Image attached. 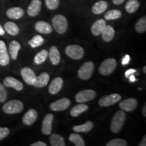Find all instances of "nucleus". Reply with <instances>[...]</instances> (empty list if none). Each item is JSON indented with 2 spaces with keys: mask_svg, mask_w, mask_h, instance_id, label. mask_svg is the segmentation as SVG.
Masks as SVG:
<instances>
[{
  "mask_svg": "<svg viewBox=\"0 0 146 146\" xmlns=\"http://www.w3.org/2000/svg\"><path fill=\"white\" fill-rule=\"evenodd\" d=\"M126 120V114L124 111H118L113 116L111 122V130L114 133H117L121 130Z\"/></svg>",
  "mask_w": 146,
  "mask_h": 146,
  "instance_id": "nucleus-1",
  "label": "nucleus"
},
{
  "mask_svg": "<svg viewBox=\"0 0 146 146\" xmlns=\"http://www.w3.org/2000/svg\"><path fill=\"white\" fill-rule=\"evenodd\" d=\"M52 25L58 33L64 34L68 29V21L64 16L58 14L53 18Z\"/></svg>",
  "mask_w": 146,
  "mask_h": 146,
  "instance_id": "nucleus-2",
  "label": "nucleus"
},
{
  "mask_svg": "<svg viewBox=\"0 0 146 146\" xmlns=\"http://www.w3.org/2000/svg\"><path fill=\"white\" fill-rule=\"evenodd\" d=\"M24 105L19 100H11L5 103L3 106V111L8 114H14L20 113L23 111Z\"/></svg>",
  "mask_w": 146,
  "mask_h": 146,
  "instance_id": "nucleus-3",
  "label": "nucleus"
},
{
  "mask_svg": "<svg viewBox=\"0 0 146 146\" xmlns=\"http://www.w3.org/2000/svg\"><path fill=\"white\" fill-rule=\"evenodd\" d=\"M117 66V62L114 58H108L103 62L99 68V72L102 75H110L115 70Z\"/></svg>",
  "mask_w": 146,
  "mask_h": 146,
  "instance_id": "nucleus-4",
  "label": "nucleus"
},
{
  "mask_svg": "<svg viewBox=\"0 0 146 146\" xmlns=\"http://www.w3.org/2000/svg\"><path fill=\"white\" fill-rule=\"evenodd\" d=\"M94 70V64L92 62H86L81 66L78 71V78L82 80H88L91 77Z\"/></svg>",
  "mask_w": 146,
  "mask_h": 146,
  "instance_id": "nucleus-5",
  "label": "nucleus"
},
{
  "mask_svg": "<svg viewBox=\"0 0 146 146\" xmlns=\"http://www.w3.org/2000/svg\"><path fill=\"white\" fill-rule=\"evenodd\" d=\"M65 52L68 57L74 60H80L84 56L85 52L81 46L77 45H70L66 47Z\"/></svg>",
  "mask_w": 146,
  "mask_h": 146,
  "instance_id": "nucleus-6",
  "label": "nucleus"
},
{
  "mask_svg": "<svg viewBox=\"0 0 146 146\" xmlns=\"http://www.w3.org/2000/svg\"><path fill=\"white\" fill-rule=\"evenodd\" d=\"M121 100V96L118 94H112L102 97L99 100V105L102 107H108L117 103Z\"/></svg>",
  "mask_w": 146,
  "mask_h": 146,
  "instance_id": "nucleus-7",
  "label": "nucleus"
},
{
  "mask_svg": "<svg viewBox=\"0 0 146 146\" xmlns=\"http://www.w3.org/2000/svg\"><path fill=\"white\" fill-rule=\"evenodd\" d=\"M96 96V93L95 91L91 89H86L78 92L76 95V101L79 103H85V102L91 101L94 100Z\"/></svg>",
  "mask_w": 146,
  "mask_h": 146,
  "instance_id": "nucleus-8",
  "label": "nucleus"
},
{
  "mask_svg": "<svg viewBox=\"0 0 146 146\" xmlns=\"http://www.w3.org/2000/svg\"><path fill=\"white\" fill-rule=\"evenodd\" d=\"M21 75L25 83L29 85H33L36 76L32 69L25 67L21 70Z\"/></svg>",
  "mask_w": 146,
  "mask_h": 146,
  "instance_id": "nucleus-9",
  "label": "nucleus"
},
{
  "mask_svg": "<svg viewBox=\"0 0 146 146\" xmlns=\"http://www.w3.org/2000/svg\"><path fill=\"white\" fill-rule=\"evenodd\" d=\"M70 105V101L68 98H62L53 102L50 104V108L53 111H63L66 110Z\"/></svg>",
  "mask_w": 146,
  "mask_h": 146,
  "instance_id": "nucleus-10",
  "label": "nucleus"
},
{
  "mask_svg": "<svg viewBox=\"0 0 146 146\" xmlns=\"http://www.w3.org/2000/svg\"><path fill=\"white\" fill-rule=\"evenodd\" d=\"M137 106V101L135 98H128L123 101L120 102L119 107L120 109L126 112L133 111Z\"/></svg>",
  "mask_w": 146,
  "mask_h": 146,
  "instance_id": "nucleus-11",
  "label": "nucleus"
},
{
  "mask_svg": "<svg viewBox=\"0 0 146 146\" xmlns=\"http://www.w3.org/2000/svg\"><path fill=\"white\" fill-rule=\"evenodd\" d=\"M41 9V1L40 0H32L27 9V14L29 16L34 17L39 14Z\"/></svg>",
  "mask_w": 146,
  "mask_h": 146,
  "instance_id": "nucleus-12",
  "label": "nucleus"
},
{
  "mask_svg": "<svg viewBox=\"0 0 146 146\" xmlns=\"http://www.w3.org/2000/svg\"><path fill=\"white\" fill-rule=\"evenodd\" d=\"M10 63V56L8 55L6 45L3 41H0V65L5 66Z\"/></svg>",
  "mask_w": 146,
  "mask_h": 146,
  "instance_id": "nucleus-13",
  "label": "nucleus"
},
{
  "mask_svg": "<svg viewBox=\"0 0 146 146\" xmlns=\"http://www.w3.org/2000/svg\"><path fill=\"white\" fill-rule=\"evenodd\" d=\"M3 84L5 87L14 88L17 91H21L23 89V84L13 77H6L3 81Z\"/></svg>",
  "mask_w": 146,
  "mask_h": 146,
  "instance_id": "nucleus-14",
  "label": "nucleus"
},
{
  "mask_svg": "<svg viewBox=\"0 0 146 146\" xmlns=\"http://www.w3.org/2000/svg\"><path fill=\"white\" fill-rule=\"evenodd\" d=\"M37 112L35 110L31 109L27 112L26 114L24 115L23 118V122L25 125L31 126L36 121L37 118Z\"/></svg>",
  "mask_w": 146,
  "mask_h": 146,
  "instance_id": "nucleus-15",
  "label": "nucleus"
},
{
  "mask_svg": "<svg viewBox=\"0 0 146 146\" xmlns=\"http://www.w3.org/2000/svg\"><path fill=\"white\" fill-rule=\"evenodd\" d=\"M54 115L52 114H47L44 117L42 123V132L45 135H50L52 132V124Z\"/></svg>",
  "mask_w": 146,
  "mask_h": 146,
  "instance_id": "nucleus-16",
  "label": "nucleus"
},
{
  "mask_svg": "<svg viewBox=\"0 0 146 146\" xmlns=\"http://www.w3.org/2000/svg\"><path fill=\"white\" fill-rule=\"evenodd\" d=\"M63 86V80L60 77H56L52 81L49 87V92L50 94L55 95L60 92Z\"/></svg>",
  "mask_w": 146,
  "mask_h": 146,
  "instance_id": "nucleus-17",
  "label": "nucleus"
},
{
  "mask_svg": "<svg viewBox=\"0 0 146 146\" xmlns=\"http://www.w3.org/2000/svg\"><path fill=\"white\" fill-rule=\"evenodd\" d=\"M106 26V23L104 19H99L93 24L91 31L92 34L95 36H99L102 34V31Z\"/></svg>",
  "mask_w": 146,
  "mask_h": 146,
  "instance_id": "nucleus-18",
  "label": "nucleus"
},
{
  "mask_svg": "<svg viewBox=\"0 0 146 146\" xmlns=\"http://www.w3.org/2000/svg\"><path fill=\"white\" fill-rule=\"evenodd\" d=\"M35 29L41 34H50L52 32V27L48 23L45 21H38L35 23Z\"/></svg>",
  "mask_w": 146,
  "mask_h": 146,
  "instance_id": "nucleus-19",
  "label": "nucleus"
},
{
  "mask_svg": "<svg viewBox=\"0 0 146 146\" xmlns=\"http://www.w3.org/2000/svg\"><path fill=\"white\" fill-rule=\"evenodd\" d=\"M49 81H50V75L48 73L43 72L39 76H36L33 86L36 88H42L46 86L48 84Z\"/></svg>",
  "mask_w": 146,
  "mask_h": 146,
  "instance_id": "nucleus-20",
  "label": "nucleus"
},
{
  "mask_svg": "<svg viewBox=\"0 0 146 146\" xmlns=\"http://www.w3.org/2000/svg\"><path fill=\"white\" fill-rule=\"evenodd\" d=\"M24 10L19 7H14L8 9L6 12V15L11 19L17 20L21 18L24 16Z\"/></svg>",
  "mask_w": 146,
  "mask_h": 146,
  "instance_id": "nucleus-21",
  "label": "nucleus"
},
{
  "mask_svg": "<svg viewBox=\"0 0 146 146\" xmlns=\"http://www.w3.org/2000/svg\"><path fill=\"white\" fill-rule=\"evenodd\" d=\"M108 6V3L106 1L102 0V1H97L96 3H95L92 6L91 10H92V12L94 14L99 15V14L104 13L107 10Z\"/></svg>",
  "mask_w": 146,
  "mask_h": 146,
  "instance_id": "nucleus-22",
  "label": "nucleus"
},
{
  "mask_svg": "<svg viewBox=\"0 0 146 146\" xmlns=\"http://www.w3.org/2000/svg\"><path fill=\"white\" fill-rule=\"evenodd\" d=\"M101 35L104 41L106 42H110L114 39L115 35V31L111 25H106Z\"/></svg>",
  "mask_w": 146,
  "mask_h": 146,
  "instance_id": "nucleus-23",
  "label": "nucleus"
},
{
  "mask_svg": "<svg viewBox=\"0 0 146 146\" xmlns=\"http://www.w3.org/2000/svg\"><path fill=\"white\" fill-rule=\"evenodd\" d=\"M48 56L52 64L58 65L60 62V54L56 46H52L48 52Z\"/></svg>",
  "mask_w": 146,
  "mask_h": 146,
  "instance_id": "nucleus-24",
  "label": "nucleus"
},
{
  "mask_svg": "<svg viewBox=\"0 0 146 146\" xmlns=\"http://www.w3.org/2000/svg\"><path fill=\"white\" fill-rule=\"evenodd\" d=\"M94 127V123L91 121H87L86 123L81 125H76L72 127L73 131L76 133H87L91 131Z\"/></svg>",
  "mask_w": 146,
  "mask_h": 146,
  "instance_id": "nucleus-25",
  "label": "nucleus"
},
{
  "mask_svg": "<svg viewBox=\"0 0 146 146\" xmlns=\"http://www.w3.org/2000/svg\"><path fill=\"white\" fill-rule=\"evenodd\" d=\"M21 49V45L17 41H12L9 45V52L10 57L12 60H16L17 58L18 53Z\"/></svg>",
  "mask_w": 146,
  "mask_h": 146,
  "instance_id": "nucleus-26",
  "label": "nucleus"
},
{
  "mask_svg": "<svg viewBox=\"0 0 146 146\" xmlns=\"http://www.w3.org/2000/svg\"><path fill=\"white\" fill-rule=\"evenodd\" d=\"M139 8V2L137 0H129L125 4V10L129 14H133Z\"/></svg>",
  "mask_w": 146,
  "mask_h": 146,
  "instance_id": "nucleus-27",
  "label": "nucleus"
},
{
  "mask_svg": "<svg viewBox=\"0 0 146 146\" xmlns=\"http://www.w3.org/2000/svg\"><path fill=\"white\" fill-rule=\"evenodd\" d=\"M4 29L8 34L11 35H17L19 33V28L17 25L12 22H8L4 25Z\"/></svg>",
  "mask_w": 146,
  "mask_h": 146,
  "instance_id": "nucleus-28",
  "label": "nucleus"
},
{
  "mask_svg": "<svg viewBox=\"0 0 146 146\" xmlns=\"http://www.w3.org/2000/svg\"><path fill=\"white\" fill-rule=\"evenodd\" d=\"M88 106L87 105L84 104H81L76 105L75 106L73 107L70 110V115L73 117H76L78 116L81 113H83L88 110Z\"/></svg>",
  "mask_w": 146,
  "mask_h": 146,
  "instance_id": "nucleus-29",
  "label": "nucleus"
},
{
  "mask_svg": "<svg viewBox=\"0 0 146 146\" xmlns=\"http://www.w3.org/2000/svg\"><path fill=\"white\" fill-rule=\"evenodd\" d=\"M50 141L52 146H65L66 144L64 138L58 134H53L51 135Z\"/></svg>",
  "mask_w": 146,
  "mask_h": 146,
  "instance_id": "nucleus-30",
  "label": "nucleus"
},
{
  "mask_svg": "<svg viewBox=\"0 0 146 146\" xmlns=\"http://www.w3.org/2000/svg\"><path fill=\"white\" fill-rule=\"evenodd\" d=\"M47 57H48V52L45 50H41L35 56L34 62L37 65L41 64L47 60Z\"/></svg>",
  "mask_w": 146,
  "mask_h": 146,
  "instance_id": "nucleus-31",
  "label": "nucleus"
},
{
  "mask_svg": "<svg viewBox=\"0 0 146 146\" xmlns=\"http://www.w3.org/2000/svg\"><path fill=\"white\" fill-rule=\"evenodd\" d=\"M122 13L118 10H112L107 12L104 15V18L107 21H113L121 17Z\"/></svg>",
  "mask_w": 146,
  "mask_h": 146,
  "instance_id": "nucleus-32",
  "label": "nucleus"
},
{
  "mask_svg": "<svg viewBox=\"0 0 146 146\" xmlns=\"http://www.w3.org/2000/svg\"><path fill=\"white\" fill-rule=\"evenodd\" d=\"M135 28L136 31L139 33H143L146 31V17L143 16L139 18V20L135 24Z\"/></svg>",
  "mask_w": 146,
  "mask_h": 146,
  "instance_id": "nucleus-33",
  "label": "nucleus"
},
{
  "mask_svg": "<svg viewBox=\"0 0 146 146\" xmlns=\"http://www.w3.org/2000/svg\"><path fill=\"white\" fill-rule=\"evenodd\" d=\"M69 140L75 145L76 146H85V142H84L83 138L81 135L76 133H72L69 137Z\"/></svg>",
  "mask_w": 146,
  "mask_h": 146,
  "instance_id": "nucleus-34",
  "label": "nucleus"
},
{
  "mask_svg": "<svg viewBox=\"0 0 146 146\" xmlns=\"http://www.w3.org/2000/svg\"><path fill=\"white\" fill-rule=\"evenodd\" d=\"M43 43H44V39L43 38V36H41V35H38L34 36L33 39L29 41V44L33 48L41 46V45L43 44Z\"/></svg>",
  "mask_w": 146,
  "mask_h": 146,
  "instance_id": "nucleus-35",
  "label": "nucleus"
},
{
  "mask_svg": "<svg viewBox=\"0 0 146 146\" xmlns=\"http://www.w3.org/2000/svg\"><path fill=\"white\" fill-rule=\"evenodd\" d=\"M127 141L123 139H114L106 144V146H127Z\"/></svg>",
  "mask_w": 146,
  "mask_h": 146,
  "instance_id": "nucleus-36",
  "label": "nucleus"
},
{
  "mask_svg": "<svg viewBox=\"0 0 146 146\" xmlns=\"http://www.w3.org/2000/svg\"><path fill=\"white\" fill-rule=\"evenodd\" d=\"M45 1L47 8L51 10L57 9L60 5V0H45Z\"/></svg>",
  "mask_w": 146,
  "mask_h": 146,
  "instance_id": "nucleus-37",
  "label": "nucleus"
},
{
  "mask_svg": "<svg viewBox=\"0 0 146 146\" xmlns=\"http://www.w3.org/2000/svg\"><path fill=\"white\" fill-rule=\"evenodd\" d=\"M8 98V94L5 90V87L0 83V103H3Z\"/></svg>",
  "mask_w": 146,
  "mask_h": 146,
  "instance_id": "nucleus-38",
  "label": "nucleus"
},
{
  "mask_svg": "<svg viewBox=\"0 0 146 146\" xmlns=\"http://www.w3.org/2000/svg\"><path fill=\"white\" fill-rule=\"evenodd\" d=\"M10 130L6 127H0V141L8 136Z\"/></svg>",
  "mask_w": 146,
  "mask_h": 146,
  "instance_id": "nucleus-39",
  "label": "nucleus"
},
{
  "mask_svg": "<svg viewBox=\"0 0 146 146\" xmlns=\"http://www.w3.org/2000/svg\"><path fill=\"white\" fill-rule=\"evenodd\" d=\"M130 61H131L130 56L127 54L125 55V56L123 57V59H122V64H123V66L127 65L129 62H130Z\"/></svg>",
  "mask_w": 146,
  "mask_h": 146,
  "instance_id": "nucleus-40",
  "label": "nucleus"
},
{
  "mask_svg": "<svg viewBox=\"0 0 146 146\" xmlns=\"http://www.w3.org/2000/svg\"><path fill=\"white\" fill-rule=\"evenodd\" d=\"M136 72H137V70H135V69H133V68L129 69V70H127L125 72V77L128 78L129 76L131 75V74H133L134 73H136Z\"/></svg>",
  "mask_w": 146,
  "mask_h": 146,
  "instance_id": "nucleus-41",
  "label": "nucleus"
},
{
  "mask_svg": "<svg viewBox=\"0 0 146 146\" xmlns=\"http://www.w3.org/2000/svg\"><path fill=\"white\" fill-rule=\"evenodd\" d=\"M31 146H47V144L43 141H37L31 145Z\"/></svg>",
  "mask_w": 146,
  "mask_h": 146,
  "instance_id": "nucleus-42",
  "label": "nucleus"
},
{
  "mask_svg": "<svg viewBox=\"0 0 146 146\" xmlns=\"http://www.w3.org/2000/svg\"><path fill=\"white\" fill-rule=\"evenodd\" d=\"M126 0H112V3L114 5H120L123 3Z\"/></svg>",
  "mask_w": 146,
  "mask_h": 146,
  "instance_id": "nucleus-43",
  "label": "nucleus"
},
{
  "mask_svg": "<svg viewBox=\"0 0 146 146\" xmlns=\"http://www.w3.org/2000/svg\"><path fill=\"white\" fill-rule=\"evenodd\" d=\"M139 146H145L146 145V137L144 136V137L142 139L141 141L140 142Z\"/></svg>",
  "mask_w": 146,
  "mask_h": 146,
  "instance_id": "nucleus-44",
  "label": "nucleus"
},
{
  "mask_svg": "<svg viewBox=\"0 0 146 146\" xmlns=\"http://www.w3.org/2000/svg\"><path fill=\"white\" fill-rule=\"evenodd\" d=\"M129 81H130L131 83H133V82L136 81L135 76L133 75V74H131V75L129 76Z\"/></svg>",
  "mask_w": 146,
  "mask_h": 146,
  "instance_id": "nucleus-45",
  "label": "nucleus"
},
{
  "mask_svg": "<svg viewBox=\"0 0 146 146\" xmlns=\"http://www.w3.org/2000/svg\"><path fill=\"white\" fill-rule=\"evenodd\" d=\"M5 35V30L3 29V27L0 25V35L3 36Z\"/></svg>",
  "mask_w": 146,
  "mask_h": 146,
  "instance_id": "nucleus-46",
  "label": "nucleus"
},
{
  "mask_svg": "<svg viewBox=\"0 0 146 146\" xmlns=\"http://www.w3.org/2000/svg\"><path fill=\"white\" fill-rule=\"evenodd\" d=\"M143 114L144 116H146V105L145 104L143 108Z\"/></svg>",
  "mask_w": 146,
  "mask_h": 146,
  "instance_id": "nucleus-47",
  "label": "nucleus"
},
{
  "mask_svg": "<svg viewBox=\"0 0 146 146\" xmlns=\"http://www.w3.org/2000/svg\"><path fill=\"white\" fill-rule=\"evenodd\" d=\"M143 71H144V72L146 73V66H145L143 67Z\"/></svg>",
  "mask_w": 146,
  "mask_h": 146,
  "instance_id": "nucleus-48",
  "label": "nucleus"
}]
</instances>
